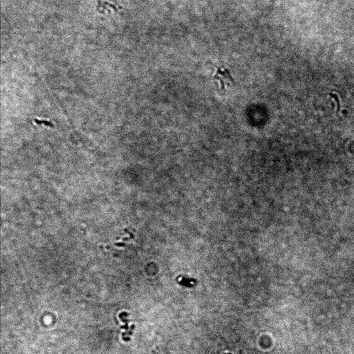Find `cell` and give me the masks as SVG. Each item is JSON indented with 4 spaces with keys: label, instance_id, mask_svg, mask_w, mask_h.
<instances>
[{
    "label": "cell",
    "instance_id": "6da1fadb",
    "mask_svg": "<svg viewBox=\"0 0 354 354\" xmlns=\"http://www.w3.org/2000/svg\"><path fill=\"white\" fill-rule=\"evenodd\" d=\"M214 79L218 80L222 86H223L226 82H232L233 80L229 71L225 68H218L216 69Z\"/></svg>",
    "mask_w": 354,
    "mask_h": 354
},
{
    "label": "cell",
    "instance_id": "7a4b0ae2",
    "mask_svg": "<svg viewBox=\"0 0 354 354\" xmlns=\"http://www.w3.org/2000/svg\"><path fill=\"white\" fill-rule=\"evenodd\" d=\"M332 97H333L337 103V113H338L340 110L341 105L338 96L336 94L330 93L329 94Z\"/></svg>",
    "mask_w": 354,
    "mask_h": 354
}]
</instances>
